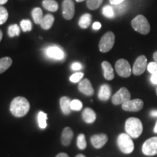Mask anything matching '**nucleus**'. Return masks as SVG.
Returning a JSON list of instances; mask_svg holds the SVG:
<instances>
[{"mask_svg": "<svg viewBox=\"0 0 157 157\" xmlns=\"http://www.w3.org/2000/svg\"><path fill=\"white\" fill-rule=\"evenodd\" d=\"M101 28V24L100 22H95L93 25V29L94 30H99Z\"/></svg>", "mask_w": 157, "mask_h": 157, "instance_id": "nucleus-38", "label": "nucleus"}, {"mask_svg": "<svg viewBox=\"0 0 157 157\" xmlns=\"http://www.w3.org/2000/svg\"><path fill=\"white\" fill-rule=\"evenodd\" d=\"M45 55L49 58L53 59V60H60L64 58V52L58 46H49L45 48Z\"/></svg>", "mask_w": 157, "mask_h": 157, "instance_id": "nucleus-11", "label": "nucleus"}, {"mask_svg": "<svg viewBox=\"0 0 157 157\" xmlns=\"http://www.w3.org/2000/svg\"><path fill=\"white\" fill-rule=\"evenodd\" d=\"M109 137L105 134H98L94 135L90 138L92 145H93L94 148H101L105 145V143L108 142Z\"/></svg>", "mask_w": 157, "mask_h": 157, "instance_id": "nucleus-13", "label": "nucleus"}, {"mask_svg": "<svg viewBox=\"0 0 157 157\" xmlns=\"http://www.w3.org/2000/svg\"><path fill=\"white\" fill-rule=\"evenodd\" d=\"M56 157H69V156H68V155L67 154H66V153H60V154H58Z\"/></svg>", "mask_w": 157, "mask_h": 157, "instance_id": "nucleus-40", "label": "nucleus"}, {"mask_svg": "<svg viewBox=\"0 0 157 157\" xmlns=\"http://www.w3.org/2000/svg\"><path fill=\"white\" fill-rule=\"evenodd\" d=\"M154 131L155 133H156V134H157V121H156V125H155V127H154Z\"/></svg>", "mask_w": 157, "mask_h": 157, "instance_id": "nucleus-44", "label": "nucleus"}, {"mask_svg": "<svg viewBox=\"0 0 157 157\" xmlns=\"http://www.w3.org/2000/svg\"><path fill=\"white\" fill-rule=\"evenodd\" d=\"M30 109V103L28 100L24 97L15 98L13 100L10 106V111L14 117L21 118L23 117L29 113Z\"/></svg>", "mask_w": 157, "mask_h": 157, "instance_id": "nucleus-1", "label": "nucleus"}, {"mask_svg": "<svg viewBox=\"0 0 157 157\" xmlns=\"http://www.w3.org/2000/svg\"><path fill=\"white\" fill-rule=\"evenodd\" d=\"M71 101L70 100V98L68 97H66V96H63V97L60 98V109H61L62 112L64 115L70 114L71 112L72 111L71 109Z\"/></svg>", "mask_w": 157, "mask_h": 157, "instance_id": "nucleus-18", "label": "nucleus"}, {"mask_svg": "<svg viewBox=\"0 0 157 157\" xmlns=\"http://www.w3.org/2000/svg\"><path fill=\"white\" fill-rule=\"evenodd\" d=\"M115 43V35L112 31H109L102 36L99 42V49L101 52H108L113 48Z\"/></svg>", "mask_w": 157, "mask_h": 157, "instance_id": "nucleus-5", "label": "nucleus"}, {"mask_svg": "<svg viewBox=\"0 0 157 157\" xmlns=\"http://www.w3.org/2000/svg\"><path fill=\"white\" fill-rule=\"evenodd\" d=\"M75 157H86V156L83 154H78V155H76Z\"/></svg>", "mask_w": 157, "mask_h": 157, "instance_id": "nucleus-46", "label": "nucleus"}, {"mask_svg": "<svg viewBox=\"0 0 157 157\" xmlns=\"http://www.w3.org/2000/svg\"><path fill=\"white\" fill-rule=\"evenodd\" d=\"M102 13H103V15L104 16L109 17V18H112V17H114L116 15L114 10H113V7L110 5L105 6V7L103 8Z\"/></svg>", "mask_w": 157, "mask_h": 157, "instance_id": "nucleus-27", "label": "nucleus"}, {"mask_svg": "<svg viewBox=\"0 0 157 157\" xmlns=\"http://www.w3.org/2000/svg\"><path fill=\"white\" fill-rule=\"evenodd\" d=\"M147 58L145 56H140L136 59L132 68V73L135 76L141 75L147 68Z\"/></svg>", "mask_w": 157, "mask_h": 157, "instance_id": "nucleus-10", "label": "nucleus"}, {"mask_svg": "<svg viewBox=\"0 0 157 157\" xmlns=\"http://www.w3.org/2000/svg\"><path fill=\"white\" fill-rule=\"evenodd\" d=\"M82 119L84 122L87 124H92L95 121L96 119V113L93 109L90 108H86L85 109L82 111Z\"/></svg>", "mask_w": 157, "mask_h": 157, "instance_id": "nucleus-19", "label": "nucleus"}, {"mask_svg": "<svg viewBox=\"0 0 157 157\" xmlns=\"http://www.w3.org/2000/svg\"><path fill=\"white\" fill-rule=\"evenodd\" d=\"M82 106H83L82 103L77 99H74L71 102V109L72 111H80V110H82Z\"/></svg>", "mask_w": 157, "mask_h": 157, "instance_id": "nucleus-32", "label": "nucleus"}, {"mask_svg": "<svg viewBox=\"0 0 157 157\" xmlns=\"http://www.w3.org/2000/svg\"><path fill=\"white\" fill-rule=\"evenodd\" d=\"M13 60L10 57H4L0 59V74L4 73L10 67Z\"/></svg>", "mask_w": 157, "mask_h": 157, "instance_id": "nucleus-22", "label": "nucleus"}, {"mask_svg": "<svg viewBox=\"0 0 157 157\" xmlns=\"http://www.w3.org/2000/svg\"><path fill=\"white\" fill-rule=\"evenodd\" d=\"M111 95V87L107 84H104L100 88L98 98L102 101H106L109 99Z\"/></svg>", "mask_w": 157, "mask_h": 157, "instance_id": "nucleus-17", "label": "nucleus"}, {"mask_svg": "<svg viewBox=\"0 0 157 157\" xmlns=\"http://www.w3.org/2000/svg\"><path fill=\"white\" fill-rule=\"evenodd\" d=\"M103 0H87V7L91 10H95L101 7Z\"/></svg>", "mask_w": 157, "mask_h": 157, "instance_id": "nucleus-26", "label": "nucleus"}, {"mask_svg": "<svg viewBox=\"0 0 157 157\" xmlns=\"http://www.w3.org/2000/svg\"><path fill=\"white\" fill-rule=\"evenodd\" d=\"M147 69L150 74H157V63L156 62H151L147 66Z\"/></svg>", "mask_w": 157, "mask_h": 157, "instance_id": "nucleus-35", "label": "nucleus"}, {"mask_svg": "<svg viewBox=\"0 0 157 157\" xmlns=\"http://www.w3.org/2000/svg\"><path fill=\"white\" fill-rule=\"evenodd\" d=\"M151 81L153 84H157V74H153L151 77Z\"/></svg>", "mask_w": 157, "mask_h": 157, "instance_id": "nucleus-39", "label": "nucleus"}, {"mask_svg": "<svg viewBox=\"0 0 157 157\" xmlns=\"http://www.w3.org/2000/svg\"><path fill=\"white\" fill-rule=\"evenodd\" d=\"M156 95H157V87H156Z\"/></svg>", "mask_w": 157, "mask_h": 157, "instance_id": "nucleus-48", "label": "nucleus"}, {"mask_svg": "<svg viewBox=\"0 0 157 157\" xmlns=\"http://www.w3.org/2000/svg\"><path fill=\"white\" fill-rule=\"evenodd\" d=\"M71 69L73 71H78V70H81L82 68V66L80 63H74L73 64L71 65Z\"/></svg>", "mask_w": 157, "mask_h": 157, "instance_id": "nucleus-36", "label": "nucleus"}, {"mask_svg": "<svg viewBox=\"0 0 157 157\" xmlns=\"http://www.w3.org/2000/svg\"><path fill=\"white\" fill-rule=\"evenodd\" d=\"M131 100L130 93L126 87H121L113 95L111 101L114 105H122L125 102Z\"/></svg>", "mask_w": 157, "mask_h": 157, "instance_id": "nucleus-7", "label": "nucleus"}, {"mask_svg": "<svg viewBox=\"0 0 157 157\" xmlns=\"http://www.w3.org/2000/svg\"><path fill=\"white\" fill-rule=\"evenodd\" d=\"M7 1H8V0H0V5H5V4L7 2Z\"/></svg>", "mask_w": 157, "mask_h": 157, "instance_id": "nucleus-43", "label": "nucleus"}, {"mask_svg": "<svg viewBox=\"0 0 157 157\" xmlns=\"http://www.w3.org/2000/svg\"><path fill=\"white\" fill-rule=\"evenodd\" d=\"M76 143H77V147L81 150H84L87 148V142H86V137L85 135L84 134H79L77 137V140H76Z\"/></svg>", "mask_w": 157, "mask_h": 157, "instance_id": "nucleus-28", "label": "nucleus"}, {"mask_svg": "<svg viewBox=\"0 0 157 157\" xmlns=\"http://www.w3.org/2000/svg\"><path fill=\"white\" fill-rule=\"evenodd\" d=\"M153 58H154L155 62H156V63H157V51H156V52H155L154 53V56H153Z\"/></svg>", "mask_w": 157, "mask_h": 157, "instance_id": "nucleus-42", "label": "nucleus"}, {"mask_svg": "<svg viewBox=\"0 0 157 157\" xmlns=\"http://www.w3.org/2000/svg\"><path fill=\"white\" fill-rule=\"evenodd\" d=\"M117 145L119 150L126 154H131L135 148L132 137L127 133H121L118 136Z\"/></svg>", "mask_w": 157, "mask_h": 157, "instance_id": "nucleus-3", "label": "nucleus"}, {"mask_svg": "<svg viewBox=\"0 0 157 157\" xmlns=\"http://www.w3.org/2000/svg\"><path fill=\"white\" fill-rule=\"evenodd\" d=\"M77 2H83V1H85V0H76Z\"/></svg>", "mask_w": 157, "mask_h": 157, "instance_id": "nucleus-47", "label": "nucleus"}, {"mask_svg": "<svg viewBox=\"0 0 157 157\" xmlns=\"http://www.w3.org/2000/svg\"><path fill=\"white\" fill-rule=\"evenodd\" d=\"M31 14H32V17L33 19H34V23L36 24H40L43 19V17H44L43 16L42 9L40 7H35V8L33 9Z\"/></svg>", "mask_w": 157, "mask_h": 157, "instance_id": "nucleus-24", "label": "nucleus"}, {"mask_svg": "<svg viewBox=\"0 0 157 157\" xmlns=\"http://www.w3.org/2000/svg\"><path fill=\"white\" fill-rule=\"evenodd\" d=\"M150 114L153 117H157V111L156 110H154V111H152L151 112Z\"/></svg>", "mask_w": 157, "mask_h": 157, "instance_id": "nucleus-41", "label": "nucleus"}, {"mask_svg": "<svg viewBox=\"0 0 157 157\" xmlns=\"http://www.w3.org/2000/svg\"><path fill=\"white\" fill-rule=\"evenodd\" d=\"M21 29L17 24L10 25L8 28V35L10 37H14L15 36H19Z\"/></svg>", "mask_w": 157, "mask_h": 157, "instance_id": "nucleus-29", "label": "nucleus"}, {"mask_svg": "<svg viewBox=\"0 0 157 157\" xmlns=\"http://www.w3.org/2000/svg\"><path fill=\"white\" fill-rule=\"evenodd\" d=\"M42 5L44 9L50 12H56L58 9V4L55 0H44Z\"/></svg>", "mask_w": 157, "mask_h": 157, "instance_id": "nucleus-23", "label": "nucleus"}, {"mask_svg": "<svg viewBox=\"0 0 157 157\" xmlns=\"http://www.w3.org/2000/svg\"><path fill=\"white\" fill-rule=\"evenodd\" d=\"M54 21L55 18L52 15L48 14L44 15V16L43 17L42 22L40 23L41 27H42L43 29H44V30H48V29H50L51 27L52 26Z\"/></svg>", "mask_w": 157, "mask_h": 157, "instance_id": "nucleus-20", "label": "nucleus"}, {"mask_svg": "<svg viewBox=\"0 0 157 157\" xmlns=\"http://www.w3.org/2000/svg\"><path fill=\"white\" fill-rule=\"evenodd\" d=\"M126 7H127V3L124 2H123L122 3L119 4V5H114V7H113V10L114 11H117V13L118 14H121L123 12H124L126 10Z\"/></svg>", "mask_w": 157, "mask_h": 157, "instance_id": "nucleus-34", "label": "nucleus"}, {"mask_svg": "<svg viewBox=\"0 0 157 157\" xmlns=\"http://www.w3.org/2000/svg\"><path fill=\"white\" fill-rule=\"evenodd\" d=\"M2 36H3V34H2V31L0 30V42L2 41Z\"/></svg>", "mask_w": 157, "mask_h": 157, "instance_id": "nucleus-45", "label": "nucleus"}, {"mask_svg": "<svg viewBox=\"0 0 157 157\" xmlns=\"http://www.w3.org/2000/svg\"><path fill=\"white\" fill-rule=\"evenodd\" d=\"M103 70L104 78L107 80H112L114 78V72L111 63L108 61H103L101 64Z\"/></svg>", "mask_w": 157, "mask_h": 157, "instance_id": "nucleus-16", "label": "nucleus"}, {"mask_svg": "<svg viewBox=\"0 0 157 157\" xmlns=\"http://www.w3.org/2000/svg\"><path fill=\"white\" fill-rule=\"evenodd\" d=\"M83 76L84 74L82 72H76L70 76L69 79L73 83H77V82L82 81V78H83Z\"/></svg>", "mask_w": 157, "mask_h": 157, "instance_id": "nucleus-33", "label": "nucleus"}, {"mask_svg": "<svg viewBox=\"0 0 157 157\" xmlns=\"http://www.w3.org/2000/svg\"><path fill=\"white\" fill-rule=\"evenodd\" d=\"M142 151L146 156H154L157 154V137H151L143 143Z\"/></svg>", "mask_w": 157, "mask_h": 157, "instance_id": "nucleus-8", "label": "nucleus"}, {"mask_svg": "<svg viewBox=\"0 0 157 157\" xmlns=\"http://www.w3.org/2000/svg\"><path fill=\"white\" fill-rule=\"evenodd\" d=\"M8 19V12L5 7L0 6V25H2Z\"/></svg>", "mask_w": 157, "mask_h": 157, "instance_id": "nucleus-30", "label": "nucleus"}, {"mask_svg": "<svg viewBox=\"0 0 157 157\" xmlns=\"http://www.w3.org/2000/svg\"><path fill=\"white\" fill-rule=\"evenodd\" d=\"M74 137V132L69 127H65L61 135V143L65 146H69Z\"/></svg>", "mask_w": 157, "mask_h": 157, "instance_id": "nucleus-15", "label": "nucleus"}, {"mask_svg": "<svg viewBox=\"0 0 157 157\" xmlns=\"http://www.w3.org/2000/svg\"><path fill=\"white\" fill-rule=\"evenodd\" d=\"M92 22V15L89 13H85L82 15L78 21V25L82 29H86L90 26Z\"/></svg>", "mask_w": 157, "mask_h": 157, "instance_id": "nucleus-21", "label": "nucleus"}, {"mask_svg": "<svg viewBox=\"0 0 157 157\" xmlns=\"http://www.w3.org/2000/svg\"><path fill=\"white\" fill-rule=\"evenodd\" d=\"M131 24L132 28L141 34L146 35L151 31V26L148 20L142 15H139L135 17L131 22Z\"/></svg>", "mask_w": 157, "mask_h": 157, "instance_id": "nucleus-4", "label": "nucleus"}, {"mask_svg": "<svg viewBox=\"0 0 157 157\" xmlns=\"http://www.w3.org/2000/svg\"><path fill=\"white\" fill-rule=\"evenodd\" d=\"M48 118V114L46 113L43 112V111H39L37 119H38L39 126L41 129H45L48 126V124H47Z\"/></svg>", "mask_w": 157, "mask_h": 157, "instance_id": "nucleus-25", "label": "nucleus"}, {"mask_svg": "<svg viewBox=\"0 0 157 157\" xmlns=\"http://www.w3.org/2000/svg\"><path fill=\"white\" fill-rule=\"evenodd\" d=\"M143 101L141 99L129 100L122 104L121 107L122 109L126 111H131V112H137L140 111L143 108Z\"/></svg>", "mask_w": 157, "mask_h": 157, "instance_id": "nucleus-9", "label": "nucleus"}, {"mask_svg": "<svg viewBox=\"0 0 157 157\" xmlns=\"http://www.w3.org/2000/svg\"><path fill=\"white\" fill-rule=\"evenodd\" d=\"M78 89L82 93L87 96H92L94 94V89L88 78H84L79 82Z\"/></svg>", "mask_w": 157, "mask_h": 157, "instance_id": "nucleus-14", "label": "nucleus"}, {"mask_svg": "<svg viewBox=\"0 0 157 157\" xmlns=\"http://www.w3.org/2000/svg\"><path fill=\"white\" fill-rule=\"evenodd\" d=\"M21 26L23 31H31L32 29V24L31 22L28 19H23L21 21Z\"/></svg>", "mask_w": 157, "mask_h": 157, "instance_id": "nucleus-31", "label": "nucleus"}, {"mask_svg": "<svg viewBox=\"0 0 157 157\" xmlns=\"http://www.w3.org/2000/svg\"><path fill=\"white\" fill-rule=\"evenodd\" d=\"M143 124L137 118H129L125 122V130L132 138H137L143 132Z\"/></svg>", "mask_w": 157, "mask_h": 157, "instance_id": "nucleus-2", "label": "nucleus"}, {"mask_svg": "<svg viewBox=\"0 0 157 157\" xmlns=\"http://www.w3.org/2000/svg\"><path fill=\"white\" fill-rule=\"evenodd\" d=\"M115 69L118 75L124 78L129 77L132 74L130 64L125 59H119L115 64Z\"/></svg>", "mask_w": 157, "mask_h": 157, "instance_id": "nucleus-6", "label": "nucleus"}, {"mask_svg": "<svg viewBox=\"0 0 157 157\" xmlns=\"http://www.w3.org/2000/svg\"><path fill=\"white\" fill-rule=\"evenodd\" d=\"M75 14V6L72 0L63 2V16L66 20H71Z\"/></svg>", "mask_w": 157, "mask_h": 157, "instance_id": "nucleus-12", "label": "nucleus"}, {"mask_svg": "<svg viewBox=\"0 0 157 157\" xmlns=\"http://www.w3.org/2000/svg\"><path fill=\"white\" fill-rule=\"evenodd\" d=\"M125 0H109L110 3L112 5H119V4L122 3L123 2H124Z\"/></svg>", "mask_w": 157, "mask_h": 157, "instance_id": "nucleus-37", "label": "nucleus"}]
</instances>
